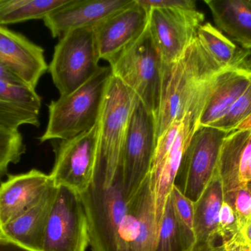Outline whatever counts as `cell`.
Listing matches in <instances>:
<instances>
[{
	"instance_id": "cell-18",
	"label": "cell",
	"mask_w": 251,
	"mask_h": 251,
	"mask_svg": "<svg viewBox=\"0 0 251 251\" xmlns=\"http://www.w3.org/2000/svg\"><path fill=\"white\" fill-rule=\"evenodd\" d=\"M41 105L34 88L0 81V127L15 131L23 125L39 127Z\"/></svg>"
},
{
	"instance_id": "cell-13",
	"label": "cell",
	"mask_w": 251,
	"mask_h": 251,
	"mask_svg": "<svg viewBox=\"0 0 251 251\" xmlns=\"http://www.w3.org/2000/svg\"><path fill=\"white\" fill-rule=\"evenodd\" d=\"M199 115L187 113L183 118L181 128L171 147L153 156L149 180L159 227L165 203L174 187L183 154L193 134L199 127Z\"/></svg>"
},
{
	"instance_id": "cell-17",
	"label": "cell",
	"mask_w": 251,
	"mask_h": 251,
	"mask_svg": "<svg viewBox=\"0 0 251 251\" xmlns=\"http://www.w3.org/2000/svg\"><path fill=\"white\" fill-rule=\"evenodd\" d=\"M159 228L148 176L128 201L126 251H156Z\"/></svg>"
},
{
	"instance_id": "cell-24",
	"label": "cell",
	"mask_w": 251,
	"mask_h": 251,
	"mask_svg": "<svg viewBox=\"0 0 251 251\" xmlns=\"http://www.w3.org/2000/svg\"><path fill=\"white\" fill-rule=\"evenodd\" d=\"M197 38L222 69H232L251 64L249 60L251 50L239 47L209 22L199 27Z\"/></svg>"
},
{
	"instance_id": "cell-39",
	"label": "cell",
	"mask_w": 251,
	"mask_h": 251,
	"mask_svg": "<svg viewBox=\"0 0 251 251\" xmlns=\"http://www.w3.org/2000/svg\"><path fill=\"white\" fill-rule=\"evenodd\" d=\"M247 188L248 190H249V192L251 193V181H249V182L247 183Z\"/></svg>"
},
{
	"instance_id": "cell-38",
	"label": "cell",
	"mask_w": 251,
	"mask_h": 251,
	"mask_svg": "<svg viewBox=\"0 0 251 251\" xmlns=\"http://www.w3.org/2000/svg\"><path fill=\"white\" fill-rule=\"evenodd\" d=\"M245 3L251 9V0H244Z\"/></svg>"
},
{
	"instance_id": "cell-8",
	"label": "cell",
	"mask_w": 251,
	"mask_h": 251,
	"mask_svg": "<svg viewBox=\"0 0 251 251\" xmlns=\"http://www.w3.org/2000/svg\"><path fill=\"white\" fill-rule=\"evenodd\" d=\"M228 133L199 127L183 154L174 186L195 203L218 172L221 147Z\"/></svg>"
},
{
	"instance_id": "cell-35",
	"label": "cell",
	"mask_w": 251,
	"mask_h": 251,
	"mask_svg": "<svg viewBox=\"0 0 251 251\" xmlns=\"http://www.w3.org/2000/svg\"><path fill=\"white\" fill-rule=\"evenodd\" d=\"M0 251H29L0 236Z\"/></svg>"
},
{
	"instance_id": "cell-34",
	"label": "cell",
	"mask_w": 251,
	"mask_h": 251,
	"mask_svg": "<svg viewBox=\"0 0 251 251\" xmlns=\"http://www.w3.org/2000/svg\"><path fill=\"white\" fill-rule=\"evenodd\" d=\"M183 251H220L218 246L205 242H196L193 246Z\"/></svg>"
},
{
	"instance_id": "cell-14",
	"label": "cell",
	"mask_w": 251,
	"mask_h": 251,
	"mask_svg": "<svg viewBox=\"0 0 251 251\" xmlns=\"http://www.w3.org/2000/svg\"><path fill=\"white\" fill-rule=\"evenodd\" d=\"M52 184L50 175L38 169L9 175L0 184V230L35 206Z\"/></svg>"
},
{
	"instance_id": "cell-27",
	"label": "cell",
	"mask_w": 251,
	"mask_h": 251,
	"mask_svg": "<svg viewBox=\"0 0 251 251\" xmlns=\"http://www.w3.org/2000/svg\"><path fill=\"white\" fill-rule=\"evenodd\" d=\"M26 147L19 131L0 127V178L7 174L9 165L20 161Z\"/></svg>"
},
{
	"instance_id": "cell-25",
	"label": "cell",
	"mask_w": 251,
	"mask_h": 251,
	"mask_svg": "<svg viewBox=\"0 0 251 251\" xmlns=\"http://www.w3.org/2000/svg\"><path fill=\"white\" fill-rule=\"evenodd\" d=\"M70 0H0V26L43 19Z\"/></svg>"
},
{
	"instance_id": "cell-3",
	"label": "cell",
	"mask_w": 251,
	"mask_h": 251,
	"mask_svg": "<svg viewBox=\"0 0 251 251\" xmlns=\"http://www.w3.org/2000/svg\"><path fill=\"white\" fill-rule=\"evenodd\" d=\"M112 75L110 66H101L77 89L51 101L49 105L48 124L40 141L69 139L94 128L98 122Z\"/></svg>"
},
{
	"instance_id": "cell-1",
	"label": "cell",
	"mask_w": 251,
	"mask_h": 251,
	"mask_svg": "<svg viewBox=\"0 0 251 251\" xmlns=\"http://www.w3.org/2000/svg\"><path fill=\"white\" fill-rule=\"evenodd\" d=\"M226 69L215 61L197 36L176 61L163 64L160 106L156 119L157 139L172 122L181 120L187 113L201 116Z\"/></svg>"
},
{
	"instance_id": "cell-31",
	"label": "cell",
	"mask_w": 251,
	"mask_h": 251,
	"mask_svg": "<svg viewBox=\"0 0 251 251\" xmlns=\"http://www.w3.org/2000/svg\"><path fill=\"white\" fill-rule=\"evenodd\" d=\"M237 231V219L234 209L224 200L220 210L218 237L224 241Z\"/></svg>"
},
{
	"instance_id": "cell-7",
	"label": "cell",
	"mask_w": 251,
	"mask_h": 251,
	"mask_svg": "<svg viewBox=\"0 0 251 251\" xmlns=\"http://www.w3.org/2000/svg\"><path fill=\"white\" fill-rule=\"evenodd\" d=\"M156 142V118L135 95L121 165L127 202L149 176Z\"/></svg>"
},
{
	"instance_id": "cell-33",
	"label": "cell",
	"mask_w": 251,
	"mask_h": 251,
	"mask_svg": "<svg viewBox=\"0 0 251 251\" xmlns=\"http://www.w3.org/2000/svg\"><path fill=\"white\" fill-rule=\"evenodd\" d=\"M0 81L10 83V84H25V85H26L13 71L6 66L5 65L1 63V62H0Z\"/></svg>"
},
{
	"instance_id": "cell-9",
	"label": "cell",
	"mask_w": 251,
	"mask_h": 251,
	"mask_svg": "<svg viewBox=\"0 0 251 251\" xmlns=\"http://www.w3.org/2000/svg\"><path fill=\"white\" fill-rule=\"evenodd\" d=\"M89 245L88 221L80 195L66 187H56L41 251H86Z\"/></svg>"
},
{
	"instance_id": "cell-37",
	"label": "cell",
	"mask_w": 251,
	"mask_h": 251,
	"mask_svg": "<svg viewBox=\"0 0 251 251\" xmlns=\"http://www.w3.org/2000/svg\"><path fill=\"white\" fill-rule=\"evenodd\" d=\"M246 181L247 183L251 181V161L249 166H248L247 170H246Z\"/></svg>"
},
{
	"instance_id": "cell-12",
	"label": "cell",
	"mask_w": 251,
	"mask_h": 251,
	"mask_svg": "<svg viewBox=\"0 0 251 251\" xmlns=\"http://www.w3.org/2000/svg\"><path fill=\"white\" fill-rule=\"evenodd\" d=\"M149 10L136 0L94 25L100 58L111 63L137 41L149 23Z\"/></svg>"
},
{
	"instance_id": "cell-10",
	"label": "cell",
	"mask_w": 251,
	"mask_h": 251,
	"mask_svg": "<svg viewBox=\"0 0 251 251\" xmlns=\"http://www.w3.org/2000/svg\"><path fill=\"white\" fill-rule=\"evenodd\" d=\"M98 122L86 132L60 140L50 174L54 187H64L82 195L93 184L97 162Z\"/></svg>"
},
{
	"instance_id": "cell-20",
	"label": "cell",
	"mask_w": 251,
	"mask_h": 251,
	"mask_svg": "<svg viewBox=\"0 0 251 251\" xmlns=\"http://www.w3.org/2000/svg\"><path fill=\"white\" fill-rule=\"evenodd\" d=\"M56 187L51 185L32 209L0 230V236L29 251H41L47 218Z\"/></svg>"
},
{
	"instance_id": "cell-2",
	"label": "cell",
	"mask_w": 251,
	"mask_h": 251,
	"mask_svg": "<svg viewBox=\"0 0 251 251\" xmlns=\"http://www.w3.org/2000/svg\"><path fill=\"white\" fill-rule=\"evenodd\" d=\"M135 94L112 75L98 120L94 181L111 186L121 175L122 154Z\"/></svg>"
},
{
	"instance_id": "cell-30",
	"label": "cell",
	"mask_w": 251,
	"mask_h": 251,
	"mask_svg": "<svg viewBox=\"0 0 251 251\" xmlns=\"http://www.w3.org/2000/svg\"><path fill=\"white\" fill-rule=\"evenodd\" d=\"M224 200L231 205L235 213L237 229L243 228L251 216V193L246 187H241Z\"/></svg>"
},
{
	"instance_id": "cell-32",
	"label": "cell",
	"mask_w": 251,
	"mask_h": 251,
	"mask_svg": "<svg viewBox=\"0 0 251 251\" xmlns=\"http://www.w3.org/2000/svg\"><path fill=\"white\" fill-rule=\"evenodd\" d=\"M139 4L146 8L181 9V10H197L196 1L193 0H136Z\"/></svg>"
},
{
	"instance_id": "cell-22",
	"label": "cell",
	"mask_w": 251,
	"mask_h": 251,
	"mask_svg": "<svg viewBox=\"0 0 251 251\" xmlns=\"http://www.w3.org/2000/svg\"><path fill=\"white\" fill-rule=\"evenodd\" d=\"M218 29L251 50V9L244 0H205Z\"/></svg>"
},
{
	"instance_id": "cell-26",
	"label": "cell",
	"mask_w": 251,
	"mask_h": 251,
	"mask_svg": "<svg viewBox=\"0 0 251 251\" xmlns=\"http://www.w3.org/2000/svg\"><path fill=\"white\" fill-rule=\"evenodd\" d=\"M170 197L179 231L181 250H187L196 243L194 233V203L175 186L173 187Z\"/></svg>"
},
{
	"instance_id": "cell-21",
	"label": "cell",
	"mask_w": 251,
	"mask_h": 251,
	"mask_svg": "<svg viewBox=\"0 0 251 251\" xmlns=\"http://www.w3.org/2000/svg\"><path fill=\"white\" fill-rule=\"evenodd\" d=\"M251 64L226 69L209 96L199 119V127L212 126L222 119L247 89Z\"/></svg>"
},
{
	"instance_id": "cell-19",
	"label": "cell",
	"mask_w": 251,
	"mask_h": 251,
	"mask_svg": "<svg viewBox=\"0 0 251 251\" xmlns=\"http://www.w3.org/2000/svg\"><path fill=\"white\" fill-rule=\"evenodd\" d=\"M251 161V130H235L229 133L221 147L218 163L224 198L246 187V172Z\"/></svg>"
},
{
	"instance_id": "cell-4",
	"label": "cell",
	"mask_w": 251,
	"mask_h": 251,
	"mask_svg": "<svg viewBox=\"0 0 251 251\" xmlns=\"http://www.w3.org/2000/svg\"><path fill=\"white\" fill-rule=\"evenodd\" d=\"M80 197L86 214L91 251H126L128 202L122 176L111 186L93 181Z\"/></svg>"
},
{
	"instance_id": "cell-15",
	"label": "cell",
	"mask_w": 251,
	"mask_h": 251,
	"mask_svg": "<svg viewBox=\"0 0 251 251\" xmlns=\"http://www.w3.org/2000/svg\"><path fill=\"white\" fill-rule=\"evenodd\" d=\"M0 62L34 89L49 69L41 46L4 26H0Z\"/></svg>"
},
{
	"instance_id": "cell-28",
	"label": "cell",
	"mask_w": 251,
	"mask_h": 251,
	"mask_svg": "<svg viewBox=\"0 0 251 251\" xmlns=\"http://www.w3.org/2000/svg\"><path fill=\"white\" fill-rule=\"evenodd\" d=\"M156 251H182L179 231L176 222L170 195L165 203L159 224Z\"/></svg>"
},
{
	"instance_id": "cell-36",
	"label": "cell",
	"mask_w": 251,
	"mask_h": 251,
	"mask_svg": "<svg viewBox=\"0 0 251 251\" xmlns=\"http://www.w3.org/2000/svg\"><path fill=\"white\" fill-rule=\"evenodd\" d=\"M236 130H251V115L244 122H242Z\"/></svg>"
},
{
	"instance_id": "cell-5",
	"label": "cell",
	"mask_w": 251,
	"mask_h": 251,
	"mask_svg": "<svg viewBox=\"0 0 251 251\" xmlns=\"http://www.w3.org/2000/svg\"><path fill=\"white\" fill-rule=\"evenodd\" d=\"M113 76L120 80L157 117L162 92V56L149 28L110 63Z\"/></svg>"
},
{
	"instance_id": "cell-29",
	"label": "cell",
	"mask_w": 251,
	"mask_h": 251,
	"mask_svg": "<svg viewBox=\"0 0 251 251\" xmlns=\"http://www.w3.org/2000/svg\"><path fill=\"white\" fill-rule=\"evenodd\" d=\"M251 115V79L247 89L234 103L228 113L212 126L221 131L229 133L235 131L237 127Z\"/></svg>"
},
{
	"instance_id": "cell-11",
	"label": "cell",
	"mask_w": 251,
	"mask_h": 251,
	"mask_svg": "<svg viewBox=\"0 0 251 251\" xmlns=\"http://www.w3.org/2000/svg\"><path fill=\"white\" fill-rule=\"evenodd\" d=\"M205 16L198 10L151 8L148 28L163 64L176 61L197 36Z\"/></svg>"
},
{
	"instance_id": "cell-6",
	"label": "cell",
	"mask_w": 251,
	"mask_h": 251,
	"mask_svg": "<svg viewBox=\"0 0 251 251\" xmlns=\"http://www.w3.org/2000/svg\"><path fill=\"white\" fill-rule=\"evenodd\" d=\"M94 26L69 31L54 47L49 72L60 96L73 92L101 66Z\"/></svg>"
},
{
	"instance_id": "cell-16",
	"label": "cell",
	"mask_w": 251,
	"mask_h": 251,
	"mask_svg": "<svg viewBox=\"0 0 251 251\" xmlns=\"http://www.w3.org/2000/svg\"><path fill=\"white\" fill-rule=\"evenodd\" d=\"M133 0H70L44 19L53 38L62 37L69 31L94 26Z\"/></svg>"
},
{
	"instance_id": "cell-23",
	"label": "cell",
	"mask_w": 251,
	"mask_h": 251,
	"mask_svg": "<svg viewBox=\"0 0 251 251\" xmlns=\"http://www.w3.org/2000/svg\"><path fill=\"white\" fill-rule=\"evenodd\" d=\"M224 200V187L218 172L199 200L194 203L196 242L215 245L218 238L220 210Z\"/></svg>"
}]
</instances>
